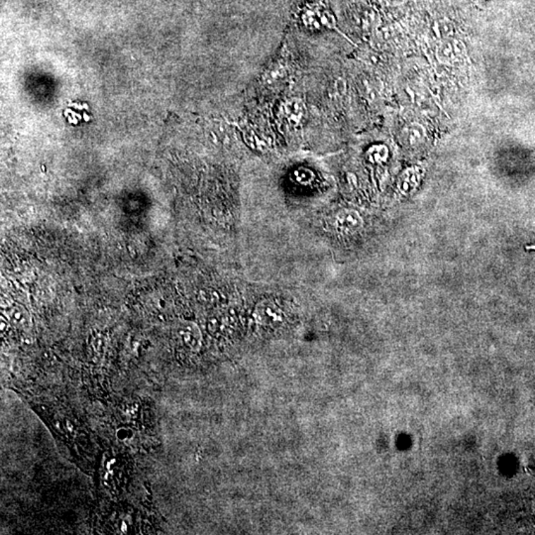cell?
Wrapping results in <instances>:
<instances>
[{"label": "cell", "instance_id": "obj_3", "mask_svg": "<svg viewBox=\"0 0 535 535\" xmlns=\"http://www.w3.org/2000/svg\"><path fill=\"white\" fill-rule=\"evenodd\" d=\"M335 221L338 228L343 232H356L363 224L359 213L351 210H340L336 215Z\"/></svg>", "mask_w": 535, "mask_h": 535}, {"label": "cell", "instance_id": "obj_4", "mask_svg": "<svg viewBox=\"0 0 535 535\" xmlns=\"http://www.w3.org/2000/svg\"><path fill=\"white\" fill-rule=\"evenodd\" d=\"M28 316V312L23 309V307L15 306L11 309V321L18 325H27Z\"/></svg>", "mask_w": 535, "mask_h": 535}, {"label": "cell", "instance_id": "obj_1", "mask_svg": "<svg viewBox=\"0 0 535 535\" xmlns=\"http://www.w3.org/2000/svg\"><path fill=\"white\" fill-rule=\"evenodd\" d=\"M255 316L259 323L266 326H277L284 321V314L277 304L270 299H264L257 304Z\"/></svg>", "mask_w": 535, "mask_h": 535}, {"label": "cell", "instance_id": "obj_2", "mask_svg": "<svg viewBox=\"0 0 535 535\" xmlns=\"http://www.w3.org/2000/svg\"><path fill=\"white\" fill-rule=\"evenodd\" d=\"M178 333L183 344L188 346L190 349L193 351L200 349V346H202V336L197 324L191 323H183L179 328Z\"/></svg>", "mask_w": 535, "mask_h": 535}]
</instances>
